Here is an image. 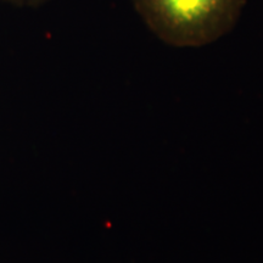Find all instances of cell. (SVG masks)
<instances>
[{
    "mask_svg": "<svg viewBox=\"0 0 263 263\" xmlns=\"http://www.w3.org/2000/svg\"><path fill=\"white\" fill-rule=\"evenodd\" d=\"M2 2L10 3L17 6H38L42 5L43 3L48 2V0H2Z\"/></svg>",
    "mask_w": 263,
    "mask_h": 263,
    "instance_id": "obj_2",
    "label": "cell"
},
{
    "mask_svg": "<svg viewBox=\"0 0 263 263\" xmlns=\"http://www.w3.org/2000/svg\"><path fill=\"white\" fill-rule=\"evenodd\" d=\"M248 0H130L146 27L171 47L200 48L235 28Z\"/></svg>",
    "mask_w": 263,
    "mask_h": 263,
    "instance_id": "obj_1",
    "label": "cell"
}]
</instances>
